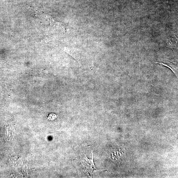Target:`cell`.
<instances>
[{"label":"cell","instance_id":"7a4b0ae2","mask_svg":"<svg viewBox=\"0 0 178 178\" xmlns=\"http://www.w3.org/2000/svg\"><path fill=\"white\" fill-rule=\"evenodd\" d=\"M155 63L161 64V65H164V66L167 67L173 71V72L175 74L176 76H177V67L176 65H174L172 63L167 62H164V63L156 62Z\"/></svg>","mask_w":178,"mask_h":178},{"label":"cell","instance_id":"6da1fadb","mask_svg":"<svg viewBox=\"0 0 178 178\" xmlns=\"http://www.w3.org/2000/svg\"><path fill=\"white\" fill-rule=\"evenodd\" d=\"M93 154L92 153V159L90 160L88 159L85 155V157L82 160L81 163H82L87 173L89 175H91L95 171L99 170L96 168L94 164Z\"/></svg>","mask_w":178,"mask_h":178},{"label":"cell","instance_id":"3957f363","mask_svg":"<svg viewBox=\"0 0 178 178\" xmlns=\"http://www.w3.org/2000/svg\"><path fill=\"white\" fill-rule=\"evenodd\" d=\"M56 117V116L55 114L52 113L49 115V119L50 120H53L55 119Z\"/></svg>","mask_w":178,"mask_h":178}]
</instances>
